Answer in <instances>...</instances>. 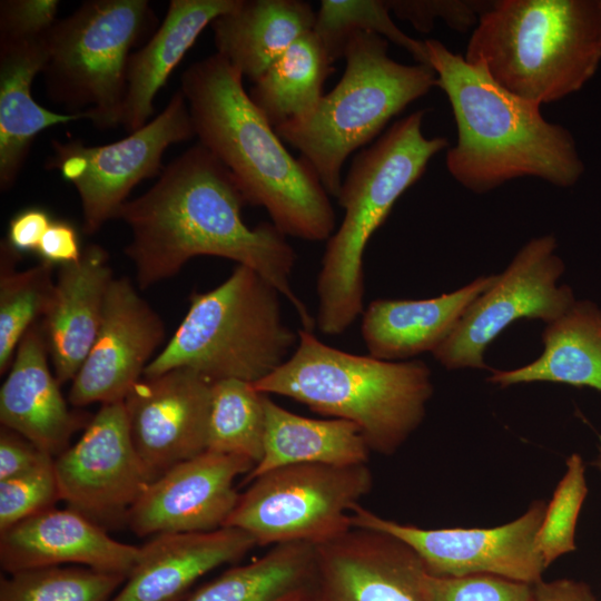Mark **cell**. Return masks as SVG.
I'll return each instance as SVG.
<instances>
[{
    "label": "cell",
    "instance_id": "obj_1",
    "mask_svg": "<svg viewBox=\"0 0 601 601\" xmlns=\"http://www.w3.org/2000/svg\"><path fill=\"white\" fill-rule=\"evenodd\" d=\"M246 200L231 173L199 142L170 161L158 180L127 200L116 218L127 224L125 248L137 284L148 288L175 276L197 256L234 260L258 273L294 307L303 328L315 318L290 286L296 253L273 223L245 224Z\"/></svg>",
    "mask_w": 601,
    "mask_h": 601
},
{
    "label": "cell",
    "instance_id": "obj_2",
    "mask_svg": "<svg viewBox=\"0 0 601 601\" xmlns=\"http://www.w3.org/2000/svg\"><path fill=\"white\" fill-rule=\"evenodd\" d=\"M243 78L218 53L184 71L179 90L195 137L231 173L246 204L264 207L285 236L328 240L336 218L329 195L308 161L286 149Z\"/></svg>",
    "mask_w": 601,
    "mask_h": 601
},
{
    "label": "cell",
    "instance_id": "obj_3",
    "mask_svg": "<svg viewBox=\"0 0 601 601\" xmlns=\"http://www.w3.org/2000/svg\"><path fill=\"white\" fill-rule=\"evenodd\" d=\"M424 41L457 128L445 162L459 184L483 194L526 176L563 188L579 181L584 164L568 128L501 87L482 65L467 62L436 39Z\"/></svg>",
    "mask_w": 601,
    "mask_h": 601
},
{
    "label": "cell",
    "instance_id": "obj_4",
    "mask_svg": "<svg viewBox=\"0 0 601 601\" xmlns=\"http://www.w3.org/2000/svg\"><path fill=\"white\" fill-rule=\"evenodd\" d=\"M264 394L289 397L313 412L354 423L371 451L395 453L424 420L433 394L422 361H384L328 346L300 328L292 355L253 383Z\"/></svg>",
    "mask_w": 601,
    "mask_h": 601
},
{
    "label": "cell",
    "instance_id": "obj_5",
    "mask_svg": "<svg viewBox=\"0 0 601 601\" xmlns=\"http://www.w3.org/2000/svg\"><path fill=\"white\" fill-rule=\"evenodd\" d=\"M464 58L524 100L558 101L579 91L601 62L598 0L493 1Z\"/></svg>",
    "mask_w": 601,
    "mask_h": 601
},
{
    "label": "cell",
    "instance_id": "obj_6",
    "mask_svg": "<svg viewBox=\"0 0 601 601\" xmlns=\"http://www.w3.org/2000/svg\"><path fill=\"white\" fill-rule=\"evenodd\" d=\"M425 112L417 110L395 121L361 149L342 180L336 198L344 217L327 240L316 283L315 323L325 335L343 334L363 313V257L368 240L430 160L449 147L445 137L424 136Z\"/></svg>",
    "mask_w": 601,
    "mask_h": 601
},
{
    "label": "cell",
    "instance_id": "obj_7",
    "mask_svg": "<svg viewBox=\"0 0 601 601\" xmlns=\"http://www.w3.org/2000/svg\"><path fill=\"white\" fill-rule=\"evenodd\" d=\"M279 295L258 273L237 265L219 286L190 295L185 317L144 376L185 367L211 382L265 378L298 342L283 321Z\"/></svg>",
    "mask_w": 601,
    "mask_h": 601
},
{
    "label": "cell",
    "instance_id": "obj_8",
    "mask_svg": "<svg viewBox=\"0 0 601 601\" xmlns=\"http://www.w3.org/2000/svg\"><path fill=\"white\" fill-rule=\"evenodd\" d=\"M388 41L375 33H353L345 46V71L307 118L275 127L337 197L346 159L365 148L387 122L436 86L427 65H404L388 56Z\"/></svg>",
    "mask_w": 601,
    "mask_h": 601
},
{
    "label": "cell",
    "instance_id": "obj_9",
    "mask_svg": "<svg viewBox=\"0 0 601 601\" xmlns=\"http://www.w3.org/2000/svg\"><path fill=\"white\" fill-rule=\"evenodd\" d=\"M157 18L148 0H89L57 20L47 37L48 97L92 125H121L131 50Z\"/></svg>",
    "mask_w": 601,
    "mask_h": 601
},
{
    "label": "cell",
    "instance_id": "obj_10",
    "mask_svg": "<svg viewBox=\"0 0 601 601\" xmlns=\"http://www.w3.org/2000/svg\"><path fill=\"white\" fill-rule=\"evenodd\" d=\"M373 487L366 464H293L252 481L224 526L250 534L257 545L302 541L314 545L351 530V512Z\"/></svg>",
    "mask_w": 601,
    "mask_h": 601
},
{
    "label": "cell",
    "instance_id": "obj_11",
    "mask_svg": "<svg viewBox=\"0 0 601 601\" xmlns=\"http://www.w3.org/2000/svg\"><path fill=\"white\" fill-rule=\"evenodd\" d=\"M195 137L187 101L176 91L165 109L140 129L118 141L88 146L81 140L52 141L47 169H58L78 191L82 229L97 233L115 219L140 181L160 175L169 146Z\"/></svg>",
    "mask_w": 601,
    "mask_h": 601
},
{
    "label": "cell",
    "instance_id": "obj_12",
    "mask_svg": "<svg viewBox=\"0 0 601 601\" xmlns=\"http://www.w3.org/2000/svg\"><path fill=\"white\" fill-rule=\"evenodd\" d=\"M553 235L532 238L493 284L467 308L451 335L432 353L447 370L486 368V347L515 321L550 324L575 303L568 285L558 286L564 272Z\"/></svg>",
    "mask_w": 601,
    "mask_h": 601
},
{
    "label": "cell",
    "instance_id": "obj_13",
    "mask_svg": "<svg viewBox=\"0 0 601 601\" xmlns=\"http://www.w3.org/2000/svg\"><path fill=\"white\" fill-rule=\"evenodd\" d=\"M545 509L544 501H534L519 519L491 529H422L384 519L358 504L351 512V522L353 528L401 540L431 575L492 574L533 584L546 569L536 546Z\"/></svg>",
    "mask_w": 601,
    "mask_h": 601
},
{
    "label": "cell",
    "instance_id": "obj_14",
    "mask_svg": "<svg viewBox=\"0 0 601 601\" xmlns=\"http://www.w3.org/2000/svg\"><path fill=\"white\" fill-rule=\"evenodd\" d=\"M59 499L99 525L126 521L151 482L122 402L102 404L76 444L55 459Z\"/></svg>",
    "mask_w": 601,
    "mask_h": 601
},
{
    "label": "cell",
    "instance_id": "obj_15",
    "mask_svg": "<svg viewBox=\"0 0 601 601\" xmlns=\"http://www.w3.org/2000/svg\"><path fill=\"white\" fill-rule=\"evenodd\" d=\"M418 555L395 536L352 528L315 545L308 584L299 601H427Z\"/></svg>",
    "mask_w": 601,
    "mask_h": 601
},
{
    "label": "cell",
    "instance_id": "obj_16",
    "mask_svg": "<svg viewBox=\"0 0 601 601\" xmlns=\"http://www.w3.org/2000/svg\"><path fill=\"white\" fill-rule=\"evenodd\" d=\"M213 382L185 367L144 376L124 400L130 434L151 481L207 449Z\"/></svg>",
    "mask_w": 601,
    "mask_h": 601
},
{
    "label": "cell",
    "instance_id": "obj_17",
    "mask_svg": "<svg viewBox=\"0 0 601 601\" xmlns=\"http://www.w3.org/2000/svg\"><path fill=\"white\" fill-rule=\"evenodd\" d=\"M164 336L162 319L132 283L126 277L112 278L96 339L71 381V405L122 402Z\"/></svg>",
    "mask_w": 601,
    "mask_h": 601
},
{
    "label": "cell",
    "instance_id": "obj_18",
    "mask_svg": "<svg viewBox=\"0 0 601 601\" xmlns=\"http://www.w3.org/2000/svg\"><path fill=\"white\" fill-rule=\"evenodd\" d=\"M254 466L245 456L205 451L151 481L126 522L138 536L223 528L239 497L235 479Z\"/></svg>",
    "mask_w": 601,
    "mask_h": 601
},
{
    "label": "cell",
    "instance_id": "obj_19",
    "mask_svg": "<svg viewBox=\"0 0 601 601\" xmlns=\"http://www.w3.org/2000/svg\"><path fill=\"white\" fill-rule=\"evenodd\" d=\"M138 556L139 546L110 538L69 508H50L0 532V564L8 574L73 563L128 577Z\"/></svg>",
    "mask_w": 601,
    "mask_h": 601
},
{
    "label": "cell",
    "instance_id": "obj_20",
    "mask_svg": "<svg viewBox=\"0 0 601 601\" xmlns=\"http://www.w3.org/2000/svg\"><path fill=\"white\" fill-rule=\"evenodd\" d=\"M41 325L35 323L22 337L0 388L1 425L22 435L51 456L91 418L70 410L48 364Z\"/></svg>",
    "mask_w": 601,
    "mask_h": 601
},
{
    "label": "cell",
    "instance_id": "obj_21",
    "mask_svg": "<svg viewBox=\"0 0 601 601\" xmlns=\"http://www.w3.org/2000/svg\"><path fill=\"white\" fill-rule=\"evenodd\" d=\"M256 545L250 534L228 526L157 534L139 546L136 565L110 601H183L200 577L238 561Z\"/></svg>",
    "mask_w": 601,
    "mask_h": 601
},
{
    "label": "cell",
    "instance_id": "obj_22",
    "mask_svg": "<svg viewBox=\"0 0 601 601\" xmlns=\"http://www.w3.org/2000/svg\"><path fill=\"white\" fill-rule=\"evenodd\" d=\"M112 278L108 253L98 244L82 249L78 262L59 267L41 323L59 384L72 381L83 364Z\"/></svg>",
    "mask_w": 601,
    "mask_h": 601
},
{
    "label": "cell",
    "instance_id": "obj_23",
    "mask_svg": "<svg viewBox=\"0 0 601 601\" xmlns=\"http://www.w3.org/2000/svg\"><path fill=\"white\" fill-rule=\"evenodd\" d=\"M480 276L465 286L426 299H376L363 312L362 338L368 355L405 361L434 352L454 331L470 305L494 282Z\"/></svg>",
    "mask_w": 601,
    "mask_h": 601
},
{
    "label": "cell",
    "instance_id": "obj_24",
    "mask_svg": "<svg viewBox=\"0 0 601 601\" xmlns=\"http://www.w3.org/2000/svg\"><path fill=\"white\" fill-rule=\"evenodd\" d=\"M239 0H171L167 13L147 42L132 52L121 126L129 132L154 114V99L203 30Z\"/></svg>",
    "mask_w": 601,
    "mask_h": 601
},
{
    "label": "cell",
    "instance_id": "obj_25",
    "mask_svg": "<svg viewBox=\"0 0 601 601\" xmlns=\"http://www.w3.org/2000/svg\"><path fill=\"white\" fill-rule=\"evenodd\" d=\"M48 37V36H47ZM47 38L0 43V187L16 183L35 138L45 129L89 120L88 114L55 112L40 106L31 87L47 62Z\"/></svg>",
    "mask_w": 601,
    "mask_h": 601
},
{
    "label": "cell",
    "instance_id": "obj_26",
    "mask_svg": "<svg viewBox=\"0 0 601 601\" xmlns=\"http://www.w3.org/2000/svg\"><path fill=\"white\" fill-rule=\"evenodd\" d=\"M316 12L303 0H239L211 23L219 56L255 82L299 37Z\"/></svg>",
    "mask_w": 601,
    "mask_h": 601
},
{
    "label": "cell",
    "instance_id": "obj_27",
    "mask_svg": "<svg viewBox=\"0 0 601 601\" xmlns=\"http://www.w3.org/2000/svg\"><path fill=\"white\" fill-rule=\"evenodd\" d=\"M543 352L533 362L514 370L493 371L487 381L501 387L521 383L551 382L601 392V308L590 300H575L542 333Z\"/></svg>",
    "mask_w": 601,
    "mask_h": 601
},
{
    "label": "cell",
    "instance_id": "obj_28",
    "mask_svg": "<svg viewBox=\"0 0 601 601\" xmlns=\"http://www.w3.org/2000/svg\"><path fill=\"white\" fill-rule=\"evenodd\" d=\"M370 451L354 423L305 417L287 411L267 395L263 457L243 484L293 464H366Z\"/></svg>",
    "mask_w": 601,
    "mask_h": 601
},
{
    "label": "cell",
    "instance_id": "obj_29",
    "mask_svg": "<svg viewBox=\"0 0 601 601\" xmlns=\"http://www.w3.org/2000/svg\"><path fill=\"white\" fill-rule=\"evenodd\" d=\"M334 62L314 31L299 37L257 79L249 97L268 122L279 125L309 117L318 107Z\"/></svg>",
    "mask_w": 601,
    "mask_h": 601
},
{
    "label": "cell",
    "instance_id": "obj_30",
    "mask_svg": "<svg viewBox=\"0 0 601 601\" xmlns=\"http://www.w3.org/2000/svg\"><path fill=\"white\" fill-rule=\"evenodd\" d=\"M315 545L286 542L260 559L225 571L183 601H299L311 579Z\"/></svg>",
    "mask_w": 601,
    "mask_h": 601
},
{
    "label": "cell",
    "instance_id": "obj_31",
    "mask_svg": "<svg viewBox=\"0 0 601 601\" xmlns=\"http://www.w3.org/2000/svg\"><path fill=\"white\" fill-rule=\"evenodd\" d=\"M20 253L7 240L0 245V374L12 364L19 343L28 329L42 317L50 302L55 265L41 260L18 270Z\"/></svg>",
    "mask_w": 601,
    "mask_h": 601
},
{
    "label": "cell",
    "instance_id": "obj_32",
    "mask_svg": "<svg viewBox=\"0 0 601 601\" xmlns=\"http://www.w3.org/2000/svg\"><path fill=\"white\" fill-rule=\"evenodd\" d=\"M266 397L246 381L213 382L206 451L245 456L256 465L264 453Z\"/></svg>",
    "mask_w": 601,
    "mask_h": 601
},
{
    "label": "cell",
    "instance_id": "obj_33",
    "mask_svg": "<svg viewBox=\"0 0 601 601\" xmlns=\"http://www.w3.org/2000/svg\"><path fill=\"white\" fill-rule=\"evenodd\" d=\"M313 31L333 62L343 58L353 33L368 32L402 47L416 63L430 66L425 41L410 37L395 24L386 0H322Z\"/></svg>",
    "mask_w": 601,
    "mask_h": 601
},
{
    "label": "cell",
    "instance_id": "obj_34",
    "mask_svg": "<svg viewBox=\"0 0 601 601\" xmlns=\"http://www.w3.org/2000/svg\"><path fill=\"white\" fill-rule=\"evenodd\" d=\"M126 579L89 568L23 570L1 578L0 601H110Z\"/></svg>",
    "mask_w": 601,
    "mask_h": 601
},
{
    "label": "cell",
    "instance_id": "obj_35",
    "mask_svg": "<svg viewBox=\"0 0 601 601\" xmlns=\"http://www.w3.org/2000/svg\"><path fill=\"white\" fill-rule=\"evenodd\" d=\"M588 494L585 467L580 454L566 460V471L559 482L538 532V551L548 568L559 556L575 550V528Z\"/></svg>",
    "mask_w": 601,
    "mask_h": 601
},
{
    "label": "cell",
    "instance_id": "obj_36",
    "mask_svg": "<svg viewBox=\"0 0 601 601\" xmlns=\"http://www.w3.org/2000/svg\"><path fill=\"white\" fill-rule=\"evenodd\" d=\"M59 499L55 457L37 467L0 481V532L39 512Z\"/></svg>",
    "mask_w": 601,
    "mask_h": 601
},
{
    "label": "cell",
    "instance_id": "obj_37",
    "mask_svg": "<svg viewBox=\"0 0 601 601\" xmlns=\"http://www.w3.org/2000/svg\"><path fill=\"white\" fill-rule=\"evenodd\" d=\"M427 601H530L532 584L492 574L443 578L426 572Z\"/></svg>",
    "mask_w": 601,
    "mask_h": 601
},
{
    "label": "cell",
    "instance_id": "obj_38",
    "mask_svg": "<svg viewBox=\"0 0 601 601\" xmlns=\"http://www.w3.org/2000/svg\"><path fill=\"white\" fill-rule=\"evenodd\" d=\"M398 19L408 21L417 31L430 32L436 19L450 28L466 32L476 27L480 17L493 1L480 0H386Z\"/></svg>",
    "mask_w": 601,
    "mask_h": 601
},
{
    "label": "cell",
    "instance_id": "obj_39",
    "mask_svg": "<svg viewBox=\"0 0 601 601\" xmlns=\"http://www.w3.org/2000/svg\"><path fill=\"white\" fill-rule=\"evenodd\" d=\"M57 0H2L0 2V43L47 38L57 22Z\"/></svg>",
    "mask_w": 601,
    "mask_h": 601
},
{
    "label": "cell",
    "instance_id": "obj_40",
    "mask_svg": "<svg viewBox=\"0 0 601 601\" xmlns=\"http://www.w3.org/2000/svg\"><path fill=\"white\" fill-rule=\"evenodd\" d=\"M53 457L22 435L1 426L0 481L26 473Z\"/></svg>",
    "mask_w": 601,
    "mask_h": 601
},
{
    "label": "cell",
    "instance_id": "obj_41",
    "mask_svg": "<svg viewBox=\"0 0 601 601\" xmlns=\"http://www.w3.org/2000/svg\"><path fill=\"white\" fill-rule=\"evenodd\" d=\"M41 260L67 265L80 259L82 250L75 227L68 221L52 220L37 249Z\"/></svg>",
    "mask_w": 601,
    "mask_h": 601
},
{
    "label": "cell",
    "instance_id": "obj_42",
    "mask_svg": "<svg viewBox=\"0 0 601 601\" xmlns=\"http://www.w3.org/2000/svg\"><path fill=\"white\" fill-rule=\"evenodd\" d=\"M51 223L50 215L41 208L23 209L11 218L6 240L18 253L37 252Z\"/></svg>",
    "mask_w": 601,
    "mask_h": 601
},
{
    "label": "cell",
    "instance_id": "obj_43",
    "mask_svg": "<svg viewBox=\"0 0 601 601\" xmlns=\"http://www.w3.org/2000/svg\"><path fill=\"white\" fill-rule=\"evenodd\" d=\"M530 601H599L584 582L560 579L532 584Z\"/></svg>",
    "mask_w": 601,
    "mask_h": 601
},
{
    "label": "cell",
    "instance_id": "obj_44",
    "mask_svg": "<svg viewBox=\"0 0 601 601\" xmlns=\"http://www.w3.org/2000/svg\"><path fill=\"white\" fill-rule=\"evenodd\" d=\"M593 465L601 472V435H599L598 456L594 460Z\"/></svg>",
    "mask_w": 601,
    "mask_h": 601
},
{
    "label": "cell",
    "instance_id": "obj_45",
    "mask_svg": "<svg viewBox=\"0 0 601 601\" xmlns=\"http://www.w3.org/2000/svg\"><path fill=\"white\" fill-rule=\"evenodd\" d=\"M599 11H600V19H601V0H598Z\"/></svg>",
    "mask_w": 601,
    "mask_h": 601
}]
</instances>
